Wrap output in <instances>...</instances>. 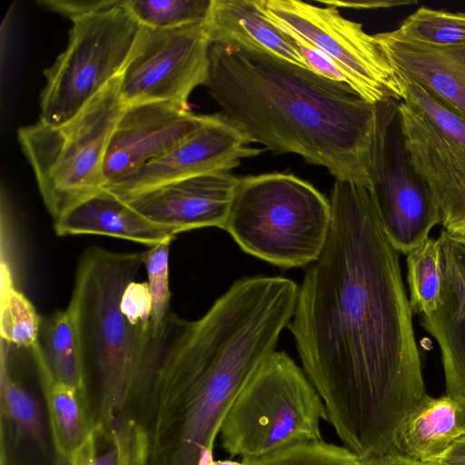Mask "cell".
Returning <instances> with one entry per match:
<instances>
[{
	"label": "cell",
	"mask_w": 465,
	"mask_h": 465,
	"mask_svg": "<svg viewBox=\"0 0 465 465\" xmlns=\"http://www.w3.org/2000/svg\"><path fill=\"white\" fill-rule=\"evenodd\" d=\"M330 203L288 328L343 446L361 459L399 452L398 428L427 394L399 252L369 186L335 180Z\"/></svg>",
	"instance_id": "1"
},
{
	"label": "cell",
	"mask_w": 465,
	"mask_h": 465,
	"mask_svg": "<svg viewBox=\"0 0 465 465\" xmlns=\"http://www.w3.org/2000/svg\"><path fill=\"white\" fill-rule=\"evenodd\" d=\"M280 335L264 312L231 298L217 299L195 321L167 317L149 335L138 371L139 465H198L213 453L231 404Z\"/></svg>",
	"instance_id": "2"
},
{
	"label": "cell",
	"mask_w": 465,
	"mask_h": 465,
	"mask_svg": "<svg viewBox=\"0 0 465 465\" xmlns=\"http://www.w3.org/2000/svg\"><path fill=\"white\" fill-rule=\"evenodd\" d=\"M203 85L251 143L370 186L375 104L347 84L271 54L210 43Z\"/></svg>",
	"instance_id": "3"
},
{
	"label": "cell",
	"mask_w": 465,
	"mask_h": 465,
	"mask_svg": "<svg viewBox=\"0 0 465 465\" xmlns=\"http://www.w3.org/2000/svg\"><path fill=\"white\" fill-rule=\"evenodd\" d=\"M143 252L92 246L80 257L67 311L73 319L85 389L95 427L108 442L136 448L131 396L144 334L121 311L127 285L143 264Z\"/></svg>",
	"instance_id": "4"
},
{
	"label": "cell",
	"mask_w": 465,
	"mask_h": 465,
	"mask_svg": "<svg viewBox=\"0 0 465 465\" xmlns=\"http://www.w3.org/2000/svg\"><path fill=\"white\" fill-rule=\"evenodd\" d=\"M331 224L328 200L289 173L238 179L223 230L247 253L282 268L314 262Z\"/></svg>",
	"instance_id": "5"
},
{
	"label": "cell",
	"mask_w": 465,
	"mask_h": 465,
	"mask_svg": "<svg viewBox=\"0 0 465 465\" xmlns=\"http://www.w3.org/2000/svg\"><path fill=\"white\" fill-rule=\"evenodd\" d=\"M119 78L113 79L71 120L59 125L38 120L17 131L54 222L104 191L106 146L124 107Z\"/></svg>",
	"instance_id": "6"
},
{
	"label": "cell",
	"mask_w": 465,
	"mask_h": 465,
	"mask_svg": "<svg viewBox=\"0 0 465 465\" xmlns=\"http://www.w3.org/2000/svg\"><path fill=\"white\" fill-rule=\"evenodd\" d=\"M326 408L306 373L274 351L238 392L219 439L232 458H258L293 444L322 440Z\"/></svg>",
	"instance_id": "7"
},
{
	"label": "cell",
	"mask_w": 465,
	"mask_h": 465,
	"mask_svg": "<svg viewBox=\"0 0 465 465\" xmlns=\"http://www.w3.org/2000/svg\"><path fill=\"white\" fill-rule=\"evenodd\" d=\"M126 1L73 21L65 50L45 71L40 122L71 120L121 75L144 29Z\"/></svg>",
	"instance_id": "8"
},
{
	"label": "cell",
	"mask_w": 465,
	"mask_h": 465,
	"mask_svg": "<svg viewBox=\"0 0 465 465\" xmlns=\"http://www.w3.org/2000/svg\"><path fill=\"white\" fill-rule=\"evenodd\" d=\"M397 74L403 91L397 115L409 163L431 193L443 230L465 236V119Z\"/></svg>",
	"instance_id": "9"
},
{
	"label": "cell",
	"mask_w": 465,
	"mask_h": 465,
	"mask_svg": "<svg viewBox=\"0 0 465 465\" xmlns=\"http://www.w3.org/2000/svg\"><path fill=\"white\" fill-rule=\"evenodd\" d=\"M257 4L285 35L327 55L346 75L348 84L370 104L402 100L399 76L374 36L361 24L341 16L336 7L299 0H257Z\"/></svg>",
	"instance_id": "10"
},
{
	"label": "cell",
	"mask_w": 465,
	"mask_h": 465,
	"mask_svg": "<svg viewBox=\"0 0 465 465\" xmlns=\"http://www.w3.org/2000/svg\"><path fill=\"white\" fill-rule=\"evenodd\" d=\"M209 46L204 22L169 29L144 26L119 78L124 105L163 102L189 110L191 93L207 77Z\"/></svg>",
	"instance_id": "11"
},
{
	"label": "cell",
	"mask_w": 465,
	"mask_h": 465,
	"mask_svg": "<svg viewBox=\"0 0 465 465\" xmlns=\"http://www.w3.org/2000/svg\"><path fill=\"white\" fill-rule=\"evenodd\" d=\"M369 187L384 232L399 252L419 247L440 222L431 193L409 163L398 115L377 117Z\"/></svg>",
	"instance_id": "12"
},
{
	"label": "cell",
	"mask_w": 465,
	"mask_h": 465,
	"mask_svg": "<svg viewBox=\"0 0 465 465\" xmlns=\"http://www.w3.org/2000/svg\"><path fill=\"white\" fill-rule=\"evenodd\" d=\"M250 140L221 114L206 115L202 127L162 157L104 186V191L122 202L189 177L229 172L242 159L259 154Z\"/></svg>",
	"instance_id": "13"
},
{
	"label": "cell",
	"mask_w": 465,
	"mask_h": 465,
	"mask_svg": "<svg viewBox=\"0 0 465 465\" xmlns=\"http://www.w3.org/2000/svg\"><path fill=\"white\" fill-rule=\"evenodd\" d=\"M205 117L163 102L124 106L106 146L105 184L173 150L202 127Z\"/></svg>",
	"instance_id": "14"
},
{
	"label": "cell",
	"mask_w": 465,
	"mask_h": 465,
	"mask_svg": "<svg viewBox=\"0 0 465 465\" xmlns=\"http://www.w3.org/2000/svg\"><path fill=\"white\" fill-rule=\"evenodd\" d=\"M238 179L229 172L203 173L124 203L153 223L178 233L210 226L223 229Z\"/></svg>",
	"instance_id": "15"
},
{
	"label": "cell",
	"mask_w": 465,
	"mask_h": 465,
	"mask_svg": "<svg viewBox=\"0 0 465 465\" xmlns=\"http://www.w3.org/2000/svg\"><path fill=\"white\" fill-rule=\"evenodd\" d=\"M441 249V285L436 309L420 315V324L438 342L446 394L465 400V236L445 230Z\"/></svg>",
	"instance_id": "16"
},
{
	"label": "cell",
	"mask_w": 465,
	"mask_h": 465,
	"mask_svg": "<svg viewBox=\"0 0 465 465\" xmlns=\"http://www.w3.org/2000/svg\"><path fill=\"white\" fill-rule=\"evenodd\" d=\"M397 74L414 81L465 119V45L435 47L395 30L373 35Z\"/></svg>",
	"instance_id": "17"
},
{
	"label": "cell",
	"mask_w": 465,
	"mask_h": 465,
	"mask_svg": "<svg viewBox=\"0 0 465 465\" xmlns=\"http://www.w3.org/2000/svg\"><path fill=\"white\" fill-rule=\"evenodd\" d=\"M204 26L210 43L271 54L308 68L257 0H212Z\"/></svg>",
	"instance_id": "18"
},
{
	"label": "cell",
	"mask_w": 465,
	"mask_h": 465,
	"mask_svg": "<svg viewBox=\"0 0 465 465\" xmlns=\"http://www.w3.org/2000/svg\"><path fill=\"white\" fill-rule=\"evenodd\" d=\"M465 437V400L426 394L406 414L396 434L397 450L420 462L445 453Z\"/></svg>",
	"instance_id": "19"
},
{
	"label": "cell",
	"mask_w": 465,
	"mask_h": 465,
	"mask_svg": "<svg viewBox=\"0 0 465 465\" xmlns=\"http://www.w3.org/2000/svg\"><path fill=\"white\" fill-rule=\"evenodd\" d=\"M30 352L44 396L55 464H60L67 460L93 431L95 425L93 403L86 391L54 378L39 342Z\"/></svg>",
	"instance_id": "20"
},
{
	"label": "cell",
	"mask_w": 465,
	"mask_h": 465,
	"mask_svg": "<svg viewBox=\"0 0 465 465\" xmlns=\"http://www.w3.org/2000/svg\"><path fill=\"white\" fill-rule=\"evenodd\" d=\"M54 227L59 236L95 234L150 247L178 233L171 227L153 223L104 191L69 211L54 222Z\"/></svg>",
	"instance_id": "21"
},
{
	"label": "cell",
	"mask_w": 465,
	"mask_h": 465,
	"mask_svg": "<svg viewBox=\"0 0 465 465\" xmlns=\"http://www.w3.org/2000/svg\"><path fill=\"white\" fill-rule=\"evenodd\" d=\"M0 373L1 440L45 451L46 440L42 410L34 395L12 377L3 348Z\"/></svg>",
	"instance_id": "22"
},
{
	"label": "cell",
	"mask_w": 465,
	"mask_h": 465,
	"mask_svg": "<svg viewBox=\"0 0 465 465\" xmlns=\"http://www.w3.org/2000/svg\"><path fill=\"white\" fill-rule=\"evenodd\" d=\"M42 347L54 378L70 387L87 392L74 326L67 309L56 312L47 319Z\"/></svg>",
	"instance_id": "23"
},
{
	"label": "cell",
	"mask_w": 465,
	"mask_h": 465,
	"mask_svg": "<svg viewBox=\"0 0 465 465\" xmlns=\"http://www.w3.org/2000/svg\"><path fill=\"white\" fill-rule=\"evenodd\" d=\"M406 263L412 312L429 314L436 309L440 292L442 263L439 238H427L407 254Z\"/></svg>",
	"instance_id": "24"
},
{
	"label": "cell",
	"mask_w": 465,
	"mask_h": 465,
	"mask_svg": "<svg viewBox=\"0 0 465 465\" xmlns=\"http://www.w3.org/2000/svg\"><path fill=\"white\" fill-rule=\"evenodd\" d=\"M1 323L2 341L31 350L38 343L40 317L24 293L15 289L9 267L2 262Z\"/></svg>",
	"instance_id": "25"
},
{
	"label": "cell",
	"mask_w": 465,
	"mask_h": 465,
	"mask_svg": "<svg viewBox=\"0 0 465 465\" xmlns=\"http://www.w3.org/2000/svg\"><path fill=\"white\" fill-rule=\"evenodd\" d=\"M395 32L410 41L435 47L465 45V12L421 6L406 17Z\"/></svg>",
	"instance_id": "26"
},
{
	"label": "cell",
	"mask_w": 465,
	"mask_h": 465,
	"mask_svg": "<svg viewBox=\"0 0 465 465\" xmlns=\"http://www.w3.org/2000/svg\"><path fill=\"white\" fill-rule=\"evenodd\" d=\"M212 0H127L126 6L141 25L169 29L203 23Z\"/></svg>",
	"instance_id": "27"
},
{
	"label": "cell",
	"mask_w": 465,
	"mask_h": 465,
	"mask_svg": "<svg viewBox=\"0 0 465 465\" xmlns=\"http://www.w3.org/2000/svg\"><path fill=\"white\" fill-rule=\"evenodd\" d=\"M242 461L243 465H360L361 458L345 446L320 440L300 442Z\"/></svg>",
	"instance_id": "28"
},
{
	"label": "cell",
	"mask_w": 465,
	"mask_h": 465,
	"mask_svg": "<svg viewBox=\"0 0 465 465\" xmlns=\"http://www.w3.org/2000/svg\"><path fill=\"white\" fill-rule=\"evenodd\" d=\"M173 238L167 239L143 252V264L148 275V287L152 299L150 323L157 326L169 312L171 292L169 289V249Z\"/></svg>",
	"instance_id": "29"
},
{
	"label": "cell",
	"mask_w": 465,
	"mask_h": 465,
	"mask_svg": "<svg viewBox=\"0 0 465 465\" xmlns=\"http://www.w3.org/2000/svg\"><path fill=\"white\" fill-rule=\"evenodd\" d=\"M56 465H135L121 446L101 437L96 427L67 460Z\"/></svg>",
	"instance_id": "30"
},
{
	"label": "cell",
	"mask_w": 465,
	"mask_h": 465,
	"mask_svg": "<svg viewBox=\"0 0 465 465\" xmlns=\"http://www.w3.org/2000/svg\"><path fill=\"white\" fill-rule=\"evenodd\" d=\"M121 311L133 326H146L151 321L152 299L148 283L132 282L125 288Z\"/></svg>",
	"instance_id": "31"
},
{
	"label": "cell",
	"mask_w": 465,
	"mask_h": 465,
	"mask_svg": "<svg viewBox=\"0 0 465 465\" xmlns=\"http://www.w3.org/2000/svg\"><path fill=\"white\" fill-rule=\"evenodd\" d=\"M124 0H40L37 5L45 10L58 13L72 21L104 10Z\"/></svg>",
	"instance_id": "32"
},
{
	"label": "cell",
	"mask_w": 465,
	"mask_h": 465,
	"mask_svg": "<svg viewBox=\"0 0 465 465\" xmlns=\"http://www.w3.org/2000/svg\"><path fill=\"white\" fill-rule=\"evenodd\" d=\"M285 35L310 70L332 81L348 84L346 75L327 55L314 47Z\"/></svg>",
	"instance_id": "33"
},
{
	"label": "cell",
	"mask_w": 465,
	"mask_h": 465,
	"mask_svg": "<svg viewBox=\"0 0 465 465\" xmlns=\"http://www.w3.org/2000/svg\"><path fill=\"white\" fill-rule=\"evenodd\" d=\"M326 5L334 7H346L354 9H376V8H387L394 5L416 4L415 1H377V0H367V1H341V0H321Z\"/></svg>",
	"instance_id": "34"
},
{
	"label": "cell",
	"mask_w": 465,
	"mask_h": 465,
	"mask_svg": "<svg viewBox=\"0 0 465 465\" xmlns=\"http://www.w3.org/2000/svg\"><path fill=\"white\" fill-rule=\"evenodd\" d=\"M422 463L424 465H465V437L458 440L441 456Z\"/></svg>",
	"instance_id": "35"
},
{
	"label": "cell",
	"mask_w": 465,
	"mask_h": 465,
	"mask_svg": "<svg viewBox=\"0 0 465 465\" xmlns=\"http://www.w3.org/2000/svg\"><path fill=\"white\" fill-rule=\"evenodd\" d=\"M360 465H424L422 462L409 458L400 452L361 459Z\"/></svg>",
	"instance_id": "36"
},
{
	"label": "cell",
	"mask_w": 465,
	"mask_h": 465,
	"mask_svg": "<svg viewBox=\"0 0 465 465\" xmlns=\"http://www.w3.org/2000/svg\"><path fill=\"white\" fill-rule=\"evenodd\" d=\"M213 465H243L242 461H236L232 460H214Z\"/></svg>",
	"instance_id": "37"
}]
</instances>
